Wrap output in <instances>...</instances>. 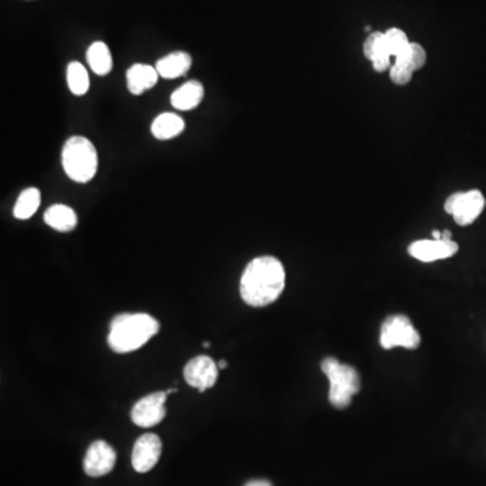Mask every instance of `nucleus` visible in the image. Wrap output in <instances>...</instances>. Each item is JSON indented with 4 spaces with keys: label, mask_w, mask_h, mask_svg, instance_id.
Returning a JSON list of instances; mask_svg holds the SVG:
<instances>
[{
    "label": "nucleus",
    "mask_w": 486,
    "mask_h": 486,
    "mask_svg": "<svg viewBox=\"0 0 486 486\" xmlns=\"http://www.w3.org/2000/svg\"><path fill=\"white\" fill-rule=\"evenodd\" d=\"M395 58V63L407 66L411 71L415 72L423 68L427 61V54L423 46L416 42H410L407 48L403 49Z\"/></svg>",
    "instance_id": "20"
},
{
    "label": "nucleus",
    "mask_w": 486,
    "mask_h": 486,
    "mask_svg": "<svg viewBox=\"0 0 486 486\" xmlns=\"http://www.w3.org/2000/svg\"><path fill=\"white\" fill-rule=\"evenodd\" d=\"M451 236H452L451 231H449V230L442 231V239H444V241H452Z\"/></svg>",
    "instance_id": "26"
},
{
    "label": "nucleus",
    "mask_w": 486,
    "mask_h": 486,
    "mask_svg": "<svg viewBox=\"0 0 486 486\" xmlns=\"http://www.w3.org/2000/svg\"><path fill=\"white\" fill-rule=\"evenodd\" d=\"M158 72L156 66L145 64H134L126 74L128 91L133 95H141L148 89H153L158 81Z\"/></svg>",
    "instance_id": "12"
},
{
    "label": "nucleus",
    "mask_w": 486,
    "mask_h": 486,
    "mask_svg": "<svg viewBox=\"0 0 486 486\" xmlns=\"http://www.w3.org/2000/svg\"><path fill=\"white\" fill-rule=\"evenodd\" d=\"M63 166L66 176L76 182H89L97 171L94 143L84 137H72L63 148Z\"/></svg>",
    "instance_id": "4"
},
{
    "label": "nucleus",
    "mask_w": 486,
    "mask_h": 486,
    "mask_svg": "<svg viewBox=\"0 0 486 486\" xmlns=\"http://www.w3.org/2000/svg\"><path fill=\"white\" fill-rule=\"evenodd\" d=\"M41 204V194L37 188H27L18 197L14 207V216L17 220H30Z\"/></svg>",
    "instance_id": "18"
},
{
    "label": "nucleus",
    "mask_w": 486,
    "mask_h": 486,
    "mask_svg": "<svg viewBox=\"0 0 486 486\" xmlns=\"http://www.w3.org/2000/svg\"><path fill=\"white\" fill-rule=\"evenodd\" d=\"M161 439L156 434H145L134 444L131 464L138 473H148L156 467L161 457Z\"/></svg>",
    "instance_id": "9"
},
{
    "label": "nucleus",
    "mask_w": 486,
    "mask_h": 486,
    "mask_svg": "<svg viewBox=\"0 0 486 486\" xmlns=\"http://www.w3.org/2000/svg\"><path fill=\"white\" fill-rule=\"evenodd\" d=\"M245 486H272V483H270L269 481L266 480H253L249 481V482L246 483Z\"/></svg>",
    "instance_id": "25"
},
{
    "label": "nucleus",
    "mask_w": 486,
    "mask_h": 486,
    "mask_svg": "<svg viewBox=\"0 0 486 486\" xmlns=\"http://www.w3.org/2000/svg\"><path fill=\"white\" fill-rule=\"evenodd\" d=\"M432 236H434V239H442V231H438V230L432 231Z\"/></svg>",
    "instance_id": "27"
},
{
    "label": "nucleus",
    "mask_w": 486,
    "mask_h": 486,
    "mask_svg": "<svg viewBox=\"0 0 486 486\" xmlns=\"http://www.w3.org/2000/svg\"><path fill=\"white\" fill-rule=\"evenodd\" d=\"M218 367H220V369H226V367H228V362L226 361L218 362Z\"/></svg>",
    "instance_id": "28"
},
{
    "label": "nucleus",
    "mask_w": 486,
    "mask_h": 486,
    "mask_svg": "<svg viewBox=\"0 0 486 486\" xmlns=\"http://www.w3.org/2000/svg\"><path fill=\"white\" fill-rule=\"evenodd\" d=\"M87 61L95 73L105 76L112 69V58L110 49L104 42L92 43L87 51Z\"/></svg>",
    "instance_id": "17"
},
{
    "label": "nucleus",
    "mask_w": 486,
    "mask_h": 486,
    "mask_svg": "<svg viewBox=\"0 0 486 486\" xmlns=\"http://www.w3.org/2000/svg\"><path fill=\"white\" fill-rule=\"evenodd\" d=\"M46 225L60 233H69L77 225V215L71 207L64 204H54L46 210L43 215Z\"/></svg>",
    "instance_id": "15"
},
{
    "label": "nucleus",
    "mask_w": 486,
    "mask_h": 486,
    "mask_svg": "<svg viewBox=\"0 0 486 486\" xmlns=\"http://www.w3.org/2000/svg\"><path fill=\"white\" fill-rule=\"evenodd\" d=\"M192 66V58L185 51H174L166 58H159L156 64L157 72L164 79H177L184 76Z\"/></svg>",
    "instance_id": "13"
},
{
    "label": "nucleus",
    "mask_w": 486,
    "mask_h": 486,
    "mask_svg": "<svg viewBox=\"0 0 486 486\" xmlns=\"http://www.w3.org/2000/svg\"><path fill=\"white\" fill-rule=\"evenodd\" d=\"M485 197L478 189L467 192H457L450 195L444 202V211L454 218L459 226H469L477 220L485 208Z\"/></svg>",
    "instance_id": "6"
},
{
    "label": "nucleus",
    "mask_w": 486,
    "mask_h": 486,
    "mask_svg": "<svg viewBox=\"0 0 486 486\" xmlns=\"http://www.w3.org/2000/svg\"><path fill=\"white\" fill-rule=\"evenodd\" d=\"M385 42H387L388 50L392 54V58H396L403 49L407 48L410 41H408L407 35L403 30L393 27V29H390L385 33Z\"/></svg>",
    "instance_id": "21"
},
{
    "label": "nucleus",
    "mask_w": 486,
    "mask_h": 486,
    "mask_svg": "<svg viewBox=\"0 0 486 486\" xmlns=\"http://www.w3.org/2000/svg\"><path fill=\"white\" fill-rule=\"evenodd\" d=\"M413 71L401 64L395 63L390 66V80L396 86H407L413 80Z\"/></svg>",
    "instance_id": "22"
},
{
    "label": "nucleus",
    "mask_w": 486,
    "mask_h": 486,
    "mask_svg": "<svg viewBox=\"0 0 486 486\" xmlns=\"http://www.w3.org/2000/svg\"><path fill=\"white\" fill-rule=\"evenodd\" d=\"M218 364L210 357L197 356L184 367V378L188 385L197 388L199 392L210 390L218 380Z\"/></svg>",
    "instance_id": "8"
},
{
    "label": "nucleus",
    "mask_w": 486,
    "mask_h": 486,
    "mask_svg": "<svg viewBox=\"0 0 486 486\" xmlns=\"http://www.w3.org/2000/svg\"><path fill=\"white\" fill-rule=\"evenodd\" d=\"M373 69L375 72H385L390 68V58H380L372 61Z\"/></svg>",
    "instance_id": "24"
},
{
    "label": "nucleus",
    "mask_w": 486,
    "mask_h": 486,
    "mask_svg": "<svg viewBox=\"0 0 486 486\" xmlns=\"http://www.w3.org/2000/svg\"><path fill=\"white\" fill-rule=\"evenodd\" d=\"M203 96H204V89L202 83L197 80H191L172 94L171 103L180 112H189L202 103Z\"/></svg>",
    "instance_id": "14"
},
{
    "label": "nucleus",
    "mask_w": 486,
    "mask_h": 486,
    "mask_svg": "<svg viewBox=\"0 0 486 486\" xmlns=\"http://www.w3.org/2000/svg\"><path fill=\"white\" fill-rule=\"evenodd\" d=\"M382 37H384V33L374 32L372 33V35H369V37L365 41L364 54L367 60L372 61L373 58H374L378 48H380V43H382Z\"/></svg>",
    "instance_id": "23"
},
{
    "label": "nucleus",
    "mask_w": 486,
    "mask_h": 486,
    "mask_svg": "<svg viewBox=\"0 0 486 486\" xmlns=\"http://www.w3.org/2000/svg\"><path fill=\"white\" fill-rule=\"evenodd\" d=\"M66 80H68V87L72 94L76 96H83L89 89V77L87 73V69L84 66L73 61L69 64L66 69Z\"/></svg>",
    "instance_id": "19"
},
{
    "label": "nucleus",
    "mask_w": 486,
    "mask_h": 486,
    "mask_svg": "<svg viewBox=\"0 0 486 486\" xmlns=\"http://www.w3.org/2000/svg\"><path fill=\"white\" fill-rule=\"evenodd\" d=\"M321 370L330 382V403L338 410L349 407L353 396L361 390L359 372L350 365L341 364L334 357H328L321 362Z\"/></svg>",
    "instance_id": "3"
},
{
    "label": "nucleus",
    "mask_w": 486,
    "mask_h": 486,
    "mask_svg": "<svg viewBox=\"0 0 486 486\" xmlns=\"http://www.w3.org/2000/svg\"><path fill=\"white\" fill-rule=\"evenodd\" d=\"M458 243L444 239H421L413 242L408 248V253L421 262H434L446 259L457 254Z\"/></svg>",
    "instance_id": "11"
},
{
    "label": "nucleus",
    "mask_w": 486,
    "mask_h": 486,
    "mask_svg": "<svg viewBox=\"0 0 486 486\" xmlns=\"http://www.w3.org/2000/svg\"><path fill=\"white\" fill-rule=\"evenodd\" d=\"M204 347H210V342H204Z\"/></svg>",
    "instance_id": "29"
},
{
    "label": "nucleus",
    "mask_w": 486,
    "mask_h": 486,
    "mask_svg": "<svg viewBox=\"0 0 486 486\" xmlns=\"http://www.w3.org/2000/svg\"><path fill=\"white\" fill-rule=\"evenodd\" d=\"M380 343L385 350L393 347L415 350L420 344V334L413 328V321L407 316L393 315L382 323Z\"/></svg>",
    "instance_id": "5"
},
{
    "label": "nucleus",
    "mask_w": 486,
    "mask_h": 486,
    "mask_svg": "<svg viewBox=\"0 0 486 486\" xmlns=\"http://www.w3.org/2000/svg\"><path fill=\"white\" fill-rule=\"evenodd\" d=\"M159 331V323L148 313H120L110 324L108 346L118 354L141 349Z\"/></svg>",
    "instance_id": "2"
},
{
    "label": "nucleus",
    "mask_w": 486,
    "mask_h": 486,
    "mask_svg": "<svg viewBox=\"0 0 486 486\" xmlns=\"http://www.w3.org/2000/svg\"><path fill=\"white\" fill-rule=\"evenodd\" d=\"M285 288V269L276 257H257L241 279V297L251 307H266L276 302Z\"/></svg>",
    "instance_id": "1"
},
{
    "label": "nucleus",
    "mask_w": 486,
    "mask_h": 486,
    "mask_svg": "<svg viewBox=\"0 0 486 486\" xmlns=\"http://www.w3.org/2000/svg\"><path fill=\"white\" fill-rule=\"evenodd\" d=\"M166 397L168 393L156 392L141 398L131 410L133 423L143 428H149L161 423L166 416Z\"/></svg>",
    "instance_id": "7"
},
{
    "label": "nucleus",
    "mask_w": 486,
    "mask_h": 486,
    "mask_svg": "<svg viewBox=\"0 0 486 486\" xmlns=\"http://www.w3.org/2000/svg\"><path fill=\"white\" fill-rule=\"evenodd\" d=\"M185 123L179 115L166 112L158 115L151 123V134L157 140L166 141L177 137L184 131Z\"/></svg>",
    "instance_id": "16"
},
{
    "label": "nucleus",
    "mask_w": 486,
    "mask_h": 486,
    "mask_svg": "<svg viewBox=\"0 0 486 486\" xmlns=\"http://www.w3.org/2000/svg\"><path fill=\"white\" fill-rule=\"evenodd\" d=\"M117 452L107 442L96 441L89 447L84 458V472L89 477H103L114 469Z\"/></svg>",
    "instance_id": "10"
}]
</instances>
